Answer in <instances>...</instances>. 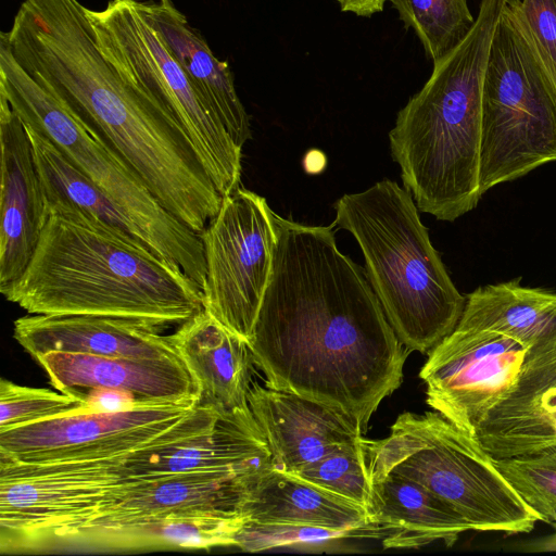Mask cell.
Segmentation results:
<instances>
[{
    "instance_id": "12",
    "label": "cell",
    "mask_w": 556,
    "mask_h": 556,
    "mask_svg": "<svg viewBox=\"0 0 556 556\" xmlns=\"http://www.w3.org/2000/svg\"><path fill=\"white\" fill-rule=\"evenodd\" d=\"M475 438L496 459L556 452V328L530 346L517 384Z\"/></svg>"
},
{
    "instance_id": "23",
    "label": "cell",
    "mask_w": 556,
    "mask_h": 556,
    "mask_svg": "<svg viewBox=\"0 0 556 556\" xmlns=\"http://www.w3.org/2000/svg\"><path fill=\"white\" fill-rule=\"evenodd\" d=\"M412 27L426 53L438 61L470 30L475 18L468 0H388Z\"/></svg>"
},
{
    "instance_id": "5",
    "label": "cell",
    "mask_w": 556,
    "mask_h": 556,
    "mask_svg": "<svg viewBox=\"0 0 556 556\" xmlns=\"http://www.w3.org/2000/svg\"><path fill=\"white\" fill-rule=\"evenodd\" d=\"M333 225L357 241L388 321L409 351L429 353L457 326L466 296L453 283L410 192L390 179L345 193Z\"/></svg>"
},
{
    "instance_id": "18",
    "label": "cell",
    "mask_w": 556,
    "mask_h": 556,
    "mask_svg": "<svg viewBox=\"0 0 556 556\" xmlns=\"http://www.w3.org/2000/svg\"><path fill=\"white\" fill-rule=\"evenodd\" d=\"M201 402L144 399L137 407L119 413L63 416L0 431V458L37 463L68 448L101 442L123 432L178 416Z\"/></svg>"
},
{
    "instance_id": "7",
    "label": "cell",
    "mask_w": 556,
    "mask_h": 556,
    "mask_svg": "<svg viewBox=\"0 0 556 556\" xmlns=\"http://www.w3.org/2000/svg\"><path fill=\"white\" fill-rule=\"evenodd\" d=\"M367 469L410 479L473 531L529 533L541 521L477 439L438 412H406L381 440L363 441Z\"/></svg>"
},
{
    "instance_id": "31",
    "label": "cell",
    "mask_w": 556,
    "mask_h": 556,
    "mask_svg": "<svg viewBox=\"0 0 556 556\" xmlns=\"http://www.w3.org/2000/svg\"><path fill=\"white\" fill-rule=\"evenodd\" d=\"M553 527L555 529V532L552 535H549L545 540V543L543 544L544 549L547 551H556V523L553 525Z\"/></svg>"
},
{
    "instance_id": "24",
    "label": "cell",
    "mask_w": 556,
    "mask_h": 556,
    "mask_svg": "<svg viewBox=\"0 0 556 556\" xmlns=\"http://www.w3.org/2000/svg\"><path fill=\"white\" fill-rule=\"evenodd\" d=\"M0 431L63 416L85 414V393H70L0 380Z\"/></svg>"
},
{
    "instance_id": "6",
    "label": "cell",
    "mask_w": 556,
    "mask_h": 556,
    "mask_svg": "<svg viewBox=\"0 0 556 556\" xmlns=\"http://www.w3.org/2000/svg\"><path fill=\"white\" fill-rule=\"evenodd\" d=\"M0 94L26 125L116 203L136 224L141 239L178 265L199 288L206 267L201 236L173 215L138 172L96 130L80 121L16 61L0 34Z\"/></svg>"
},
{
    "instance_id": "29",
    "label": "cell",
    "mask_w": 556,
    "mask_h": 556,
    "mask_svg": "<svg viewBox=\"0 0 556 556\" xmlns=\"http://www.w3.org/2000/svg\"><path fill=\"white\" fill-rule=\"evenodd\" d=\"M87 391L85 414L126 412L137 407L144 400L134 392L114 388L96 387Z\"/></svg>"
},
{
    "instance_id": "13",
    "label": "cell",
    "mask_w": 556,
    "mask_h": 556,
    "mask_svg": "<svg viewBox=\"0 0 556 556\" xmlns=\"http://www.w3.org/2000/svg\"><path fill=\"white\" fill-rule=\"evenodd\" d=\"M248 401L273 467L290 475L364 439L361 427L342 412L291 392L253 381Z\"/></svg>"
},
{
    "instance_id": "15",
    "label": "cell",
    "mask_w": 556,
    "mask_h": 556,
    "mask_svg": "<svg viewBox=\"0 0 556 556\" xmlns=\"http://www.w3.org/2000/svg\"><path fill=\"white\" fill-rule=\"evenodd\" d=\"M147 321L99 315H35L14 320L13 337L31 356L71 352L100 356L180 358L170 334Z\"/></svg>"
},
{
    "instance_id": "19",
    "label": "cell",
    "mask_w": 556,
    "mask_h": 556,
    "mask_svg": "<svg viewBox=\"0 0 556 556\" xmlns=\"http://www.w3.org/2000/svg\"><path fill=\"white\" fill-rule=\"evenodd\" d=\"M369 514L386 548H418L434 542L452 546L472 530L446 503L421 484L393 472L368 470Z\"/></svg>"
},
{
    "instance_id": "8",
    "label": "cell",
    "mask_w": 556,
    "mask_h": 556,
    "mask_svg": "<svg viewBox=\"0 0 556 556\" xmlns=\"http://www.w3.org/2000/svg\"><path fill=\"white\" fill-rule=\"evenodd\" d=\"M555 161L556 88L508 2L483 81L480 192Z\"/></svg>"
},
{
    "instance_id": "26",
    "label": "cell",
    "mask_w": 556,
    "mask_h": 556,
    "mask_svg": "<svg viewBox=\"0 0 556 556\" xmlns=\"http://www.w3.org/2000/svg\"><path fill=\"white\" fill-rule=\"evenodd\" d=\"M506 480L541 521L556 523V452L494 458Z\"/></svg>"
},
{
    "instance_id": "2",
    "label": "cell",
    "mask_w": 556,
    "mask_h": 556,
    "mask_svg": "<svg viewBox=\"0 0 556 556\" xmlns=\"http://www.w3.org/2000/svg\"><path fill=\"white\" fill-rule=\"evenodd\" d=\"M3 33L18 64L201 235L223 197L174 115L104 58L86 7L79 0H24Z\"/></svg>"
},
{
    "instance_id": "21",
    "label": "cell",
    "mask_w": 556,
    "mask_h": 556,
    "mask_svg": "<svg viewBox=\"0 0 556 556\" xmlns=\"http://www.w3.org/2000/svg\"><path fill=\"white\" fill-rule=\"evenodd\" d=\"M243 511L248 520L261 523L341 531L377 527L363 505L273 466L261 478Z\"/></svg>"
},
{
    "instance_id": "10",
    "label": "cell",
    "mask_w": 556,
    "mask_h": 556,
    "mask_svg": "<svg viewBox=\"0 0 556 556\" xmlns=\"http://www.w3.org/2000/svg\"><path fill=\"white\" fill-rule=\"evenodd\" d=\"M200 236L203 309L249 344L273 269L275 212L264 197L239 186L223 197Z\"/></svg>"
},
{
    "instance_id": "16",
    "label": "cell",
    "mask_w": 556,
    "mask_h": 556,
    "mask_svg": "<svg viewBox=\"0 0 556 556\" xmlns=\"http://www.w3.org/2000/svg\"><path fill=\"white\" fill-rule=\"evenodd\" d=\"M50 384L70 393L96 387L134 392L140 399L181 400L200 395L181 358L100 356L47 352L33 357Z\"/></svg>"
},
{
    "instance_id": "3",
    "label": "cell",
    "mask_w": 556,
    "mask_h": 556,
    "mask_svg": "<svg viewBox=\"0 0 556 556\" xmlns=\"http://www.w3.org/2000/svg\"><path fill=\"white\" fill-rule=\"evenodd\" d=\"M35 315H99L166 329L203 309L199 286L139 238L67 211L48 213L24 273L0 289Z\"/></svg>"
},
{
    "instance_id": "4",
    "label": "cell",
    "mask_w": 556,
    "mask_h": 556,
    "mask_svg": "<svg viewBox=\"0 0 556 556\" xmlns=\"http://www.w3.org/2000/svg\"><path fill=\"white\" fill-rule=\"evenodd\" d=\"M509 0H481L467 35L397 113L393 160L418 210L454 222L480 198L483 81L492 40Z\"/></svg>"
},
{
    "instance_id": "20",
    "label": "cell",
    "mask_w": 556,
    "mask_h": 556,
    "mask_svg": "<svg viewBox=\"0 0 556 556\" xmlns=\"http://www.w3.org/2000/svg\"><path fill=\"white\" fill-rule=\"evenodd\" d=\"M144 9L198 96L242 148L251 139L250 117L236 91L228 63L213 54L173 0L144 1Z\"/></svg>"
},
{
    "instance_id": "17",
    "label": "cell",
    "mask_w": 556,
    "mask_h": 556,
    "mask_svg": "<svg viewBox=\"0 0 556 556\" xmlns=\"http://www.w3.org/2000/svg\"><path fill=\"white\" fill-rule=\"evenodd\" d=\"M170 337L201 401L225 413L251 412L248 395L254 362L245 340L204 309L179 325Z\"/></svg>"
},
{
    "instance_id": "30",
    "label": "cell",
    "mask_w": 556,
    "mask_h": 556,
    "mask_svg": "<svg viewBox=\"0 0 556 556\" xmlns=\"http://www.w3.org/2000/svg\"><path fill=\"white\" fill-rule=\"evenodd\" d=\"M344 12H352L358 16H371L382 11L387 0H337Z\"/></svg>"
},
{
    "instance_id": "27",
    "label": "cell",
    "mask_w": 556,
    "mask_h": 556,
    "mask_svg": "<svg viewBox=\"0 0 556 556\" xmlns=\"http://www.w3.org/2000/svg\"><path fill=\"white\" fill-rule=\"evenodd\" d=\"M363 441L364 439L356 445L311 464L294 476L363 505L369 510L371 488Z\"/></svg>"
},
{
    "instance_id": "1",
    "label": "cell",
    "mask_w": 556,
    "mask_h": 556,
    "mask_svg": "<svg viewBox=\"0 0 556 556\" xmlns=\"http://www.w3.org/2000/svg\"><path fill=\"white\" fill-rule=\"evenodd\" d=\"M273 269L249 342L269 389L338 409L365 433L402 383L410 353L387 319L364 268L330 226L275 213Z\"/></svg>"
},
{
    "instance_id": "9",
    "label": "cell",
    "mask_w": 556,
    "mask_h": 556,
    "mask_svg": "<svg viewBox=\"0 0 556 556\" xmlns=\"http://www.w3.org/2000/svg\"><path fill=\"white\" fill-rule=\"evenodd\" d=\"M86 13L104 58L174 115L220 195L236 190L242 148L198 96L149 20L144 1L110 0Z\"/></svg>"
},
{
    "instance_id": "28",
    "label": "cell",
    "mask_w": 556,
    "mask_h": 556,
    "mask_svg": "<svg viewBox=\"0 0 556 556\" xmlns=\"http://www.w3.org/2000/svg\"><path fill=\"white\" fill-rule=\"evenodd\" d=\"M509 5L556 88V0H510Z\"/></svg>"
},
{
    "instance_id": "22",
    "label": "cell",
    "mask_w": 556,
    "mask_h": 556,
    "mask_svg": "<svg viewBox=\"0 0 556 556\" xmlns=\"http://www.w3.org/2000/svg\"><path fill=\"white\" fill-rule=\"evenodd\" d=\"M518 280L469 293L457 326L501 332L528 345L556 328V293L522 287Z\"/></svg>"
},
{
    "instance_id": "25",
    "label": "cell",
    "mask_w": 556,
    "mask_h": 556,
    "mask_svg": "<svg viewBox=\"0 0 556 556\" xmlns=\"http://www.w3.org/2000/svg\"><path fill=\"white\" fill-rule=\"evenodd\" d=\"M348 539L381 540V533L377 527L341 531L320 527L261 523L248 520L237 534L236 547L244 552H264L277 548L319 551Z\"/></svg>"
},
{
    "instance_id": "11",
    "label": "cell",
    "mask_w": 556,
    "mask_h": 556,
    "mask_svg": "<svg viewBox=\"0 0 556 556\" xmlns=\"http://www.w3.org/2000/svg\"><path fill=\"white\" fill-rule=\"evenodd\" d=\"M530 346L501 332L456 326L428 353L419 372L427 404L475 437L517 384Z\"/></svg>"
},
{
    "instance_id": "14",
    "label": "cell",
    "mask_w": 556,
    "mask_h": 556,
    "mask_svg": "<svg viewBox=\"0 0 556 556\" xmlns=\"http://www.w3.org/2000/svg\"><path fill=\"white\" fill-rule=\"evenodd\" d=\"M0 289L27 267L47 222L46 199L25 125L0 94Z\"/></svg>"
}]
</instances>
